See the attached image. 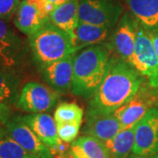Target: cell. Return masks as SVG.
<instances>
[{
	"label": "cell",
	"mask_w": 158,
	"mask_h": 158,
	"mask_svg": "<svg viewBox=\"0 0 158 158\" xmlns=\"http://www.w3.org/2000/svg\"><path fill=\"white\" fill-rule=\"evenodd\" d=\"M21 0H0V19L10 20L17 11Z\"/></svg>",
	"instance_id": "cell-25"
},
{
	"label": "cell",
	"mask_w": 158,
	"mask_h": 158,
	"mask_svg": "<svg viewBox=\"0 0 158 158\" xmlns=\"http://www.w3.org/2000/svg\"><path fill=\"white\" fill-rule=\"evenodd\" d=\"M132 153L153 155L158 153V109L154 107L136 124Z\"/></svg>",
	"instance_id": "cell-11"
},
{
	"label": "cell",
	"mask_w": 158,
	"mask_h": 158,
	"mask_svg": "<svg viewBox=\"0 0 158 158\" xmlns=\"http://www.w3.org/2000/svg\"><path fill=\"white\" fill-rule=\"evenodd\" d=\"M136 125L121 129L106 143L112 158H127L135 145Z\"/></svg>",
	"instance_id": "cell-20"
},
{
	"label": "cell",
	"mask_w": 158,
	"mask_h": 158,
	"mask_svg": "<svg viewBox=\"0 0 158 158\" xmlns=\"http://www.w3.org/2000/svg\"><path fill=\"white\" fill-rule=\"evenodd\" d=\"M4 128L8 135L29 152L40 158L55 157L50 148L40 140L21 116H11L4 125Z\"/></svg>",
	"instance_id": "cell-9"
},
{
	"label": "cell",
	"mask_w": 158,
	"mask_h": 158,
	"mask_svg": "<svg viewBox=\"0 0 158 158\" xmlns=\"http://www.w3.org/2000/svg\"><path fill=\"white\" fill-rule=\"evenodd\" d=\"M147 79L148 83L158 89V57L147 29L136 20V43L135 54L130 63Z\"/></svg>",
	"instance_id": "cell-4"
},
{
	"label": "cell",
	"mask_w": 158,
	"mask_h": 158,
	"mask_svg": "<svg viewBox=\"0 0 158 158\" xmlns=\"http://www.w3.org/2000/svg\"><path fill=\"white\" fill-rule=\"evenodd\" d=\"M79 0H68L55 6L49 15V20L58 28L71 34L79 21Z\"/></svg>",
	"instance_id": "cell-19"
},
{
	"label": "cell",
	"mask_w": 158,
	"mask_h": 158,
	"mask_svg": "<svg viewBox=\"0 0 158 158\" xmlns=\"http://www.w3.org/2000/svg\"><path fill=\"white\" fill-rule=\"evenodd\" d=\"M158 103V89L148 84H142L130 100L115 111L113 114L118 118L121 129L136 125L144 115Z\"/></svg>",
	"instance_id": "cell-5"
},
{
	"label": "cell",
	"mask_w": 158,
	"mask_h": 158,
	"mask_svg": "<svg viewBox=\"0 0 158 158\" xmlns=\"http://www.w3.org/2000/svg\"><path fill=\"white\" fill-rule=\"evenodd\" d=\"M129 12L148 31L158 28V0H125Z\"/></svg>",
	"instance_id": "cell-18"
},
{
	"label": "cell",
	"mask_w": 158,
	"mask_h": 158,
	"mask_svg": "<svg viewBox=\"0 0 158 158\" xmlns=\"http://www.w3.org/2000/svg\"><path fill=\"white\" fill-rule=\"evenodd\" d=\"M59 92L37 82L23 85L16 102V107L25 113L49 112L59 101Z\"/></svg>",
	"instance_id": "cell-8"
},
{
	"label": "cell",
	"mask_w": 158,
	"mask_h": 158,
	"mask_svg": "<svg viewBox=\"0 0 158 158\" xmlns=\"http://www.w3.org/2000/svg\"><path fill=\"white\" fill-rule=\"evenodd\" d=\"M11 117V111L9 105L0 102V124L4 126Z\"/></svg>",
	"instance_id": "cell-26"
},
{
	"label": "cell",
	"mask_w": 158,
	"mask_h": 158,
	"mask_svg": "<svg viewBox=\"0 0 158 158\" xmlns=\"http://www.w3.org/2000/svg\"><path fill=\"white\" fill-rule=\"evenodd\" d=\"M1 128H2V125L0 124V130H1Z\"/></svg>",
	"instance_id": "cell-30"
},
{
	"label": "cell",
	"mask_w": 158,
	"mask_h": 158,
	"mask_svg": "<svg viewBox=\"0 0 158 158\" xmlns=\"http://www.w3.org/2000/svg\"><path fill=\"white\" fill-rule=\"evenodd\" d=\"M25 54L22 39L6 20L0 19V66L14 70L20 64Z\"/></svg>",
	"instance_id": "cell-12"
},
{
	"label": "cell",
	"mask_w": 158,
	"mask_h": 158,
	"mask_svg": "<svg viewBox=\"0 0 158 158\" xmlns=\"http://www.w3.org/2000/svg\"><path fill=\"white\" fill-rule=\"evenodd\" d=\"M48 1H50L52 4H54V6H59V5H61V4L65 3V2L68 1V0H48Z\"/></svg>",
	"instance_id": "cell-29"
},
{
	"label": "cell",
	"mask_w": 158,
	"mask_h": 158,
	"mask_svg": "<svg viewBox=\"0 0 158 158\" xmlns=\"http://www.w3.org/2000/svg\"><path fill=\"white\" fill-rule=\"evenodd\" d=\"M84 110L75 103H62L56 109L54 118L56 123L82 124Z\"/></svg>",
	"instance_id": "cell-23"
},
{
	"label": "cell",
	"mask_w": 158,
	"mask_h": 158,
	"mask_svg": "<svg viewBox=\"0 0 158 158\" xmlns=\"http://www.w3.org/2000/svg\"><path fill=\"white\" fill-rule=\"evenodd\" d=\"M54 8V4L48 0H21L14 15V25L23 34L30 36L49 21Z\"/></svg>",
	"instance_id": "cell-7"
},
{
	"label": "cell",
	"mask_w": 158,
	"mask_h": 158,
	"mask_svg": "<svg viewBox=\"0 0 158 158\" xmlns=\"http://www.w3.org/2000/svg\"><path fill=\"white\" fill-rule=\"evenodd\" d=\"M136 43V19L130 12H124L113 31L109 43L120 58L131 63Z\"/></svg>",
	"instance_id": "cell-10"
},
{
	"label": "cell",
	"mask_w": 158,
	"mask_h": 158,
	"mask_svg": "<svg viewBox=\"0 0 158 158\" xmlns=\"http://www.w3.org/2000/svg\"><path fill=\"white\" fill-rule=\"evenodd\" d=\"M21 118L40 140L50 149L56 147L62 141L57 134L55 118L50 114L47 113H28L21 116Z\"/></svg>",
	"instance_id": "cell-14"
},
{
	"label": "cell",
	"mask_w": 158,
	"mask_h": 158,
	"mask_svg": "<svg viewBox=\"0 0 158 158\" xmlns=\"http://www.w3.org/2000/svg\"><path fill=\"white\" fill-rule=\"evenodd\" d=\"M81 124L77 123H56L59 138L65 142H73L78 135Z\"/></svg>",
	"instance_id": "cell-24"
},
{
	"label": "cell",
	"mask_w": 158,
	"mask_h": 158,
	"mask_svg": "<svg viewBox=\"0 0 158 158\" xmlns=\"http://www.w3.org/2000/svg\"><path fill=\"white\" fill-rule=\"evenodd\" d=\"M70 158H112L104 141L87 135L80 136L70 144Z\"/></svg>",
	"instance_id": "cell-17"
},
{
	"label": "cell",
	"mask_w": 158,
	"mask_h": 158,
	"mask_svg": "<svg viewBox=\"0 0 158 158\" xmlns=\"http://www.w3.org/2000/svg\"><path fill=\"white\" fill-rule=\"evenodd\" d=\"M142 84L143 77L135 69L117 55L112 56L86 114H113L135 95Z\"/></svg>",
	"instance_id": "cell-1"
},
{
	"label": "cell",
	"mask_w": 158,
	"mask_h": 158,
	"mask_svg": "<svg viewBox=\"0 0 158 158\" xmlns=\"http://www.w3.org/2000/svg\"><path fill=\"white\" fill-rule=\"evenodd\" d=\"M77 53V52H76ZM76 53L40 67L42 78L53 90L59 93L71 90L73 80V63Z\"/></svg>",
	"instance_id": "cell-13"
},
{
	"label": "cell",
	"mask_w": 158,
	"mask_h": 158,
	"mask_svg": "<svg viewBox=\"0 0 158 158\" xmlns=\"http://www.w3.org/2000/svg\"><path fill=\"white\" fill-rule=\"evenodd\" d=\"M148 32L149 37H150L151 41H152L154 49L156 51V56L158 57V28L150 30V31H148Z\"/></svg>",
	"instance_id": "cell-27"
},
{
	"label": "cell",
	"mask_w": 158,
	"mask_h": 158,
	"mask_svg": "<svg viewBox=\"0 0 158 158\" xmlns=\"http://www.w3.org/2000/svg\"><path fill=\"white\" fill-rule=\"evenodd\" d=\"M121 130V126L114 114H86L83 133L106 142Z\"/></svg>",
	"instance_id": "cell-15"
},
{
	"label": "cell",
	"mask_w": 158,
	"mask_h": 158,
	"mask_svg": "<svg viewBox=\"0 0 158 158\" xmlns=\"http://www.w3.org/2000/svg\"><path fill=\"white\" fill-rule=\"evenodd\" d=\"M28 37L32 55L40 68L77 52L70 34L50 20Z\"/></svg>",
	"instance_id": "cell-3"
},
{
	"label": "cell",
	"mask_w": 158,
	"mask_h": 158,
	"mask_svg": "<svg viewBox=\"0 0 158 158\" xmlns=\"http://www.w3.org/2000/svg\"><path fill=\"white\" fill-rule=\"evenodd\" d=\"M127 158H158V153L153 155H137L135 153H132Z\"/></svg>",
	"instance_id": "cell-28"
},
{
	"label": "cell",
	"mask_w": 158,
	"mask_h": 158,
	"mask_svg": "<svg viewBox=\"0 0 158 158\" xmlns=\"http://www.w3.org/2000/svg\"><path fill=\"white\" fill-rule=\"evenodd\" d=\"M112 30V27L98 26L79 20L70 34L74 48L77 52L89 46L105 43V41L110 37Z\"/></svg>",
	"instance_id": "cell-16"
},
{
	"label": "cell",
	"mask_w": 158,
	"mask_h": 158,
	"mask_svg": "<svg viewBox=\"0 0 158 158\" xmlns=\"http://www.w3.org/2000/svg\"><path fill=\"white\" fill-rule=\"evenodd\" d=\"M19 79L15 70L0 66V102L14 105L19 95Z\"/></svg>",
	"instance_id": "cell-21"
},
{
	"label": "cell",
	"mask_w": 158,
	"mask_h": 158,
	"mask_svg": "<svg viewBox=\"0 0 158 158\" xmlns=\"http://www.w3.org/2000/svg\"><path fill=\"white\" fill-rule=\"evenodd\" d=\"M79 20L113 28L124 13L121 0H79Z\"/></svg>",
	"instance_id": "cell-6"
},
{
	"label": "cell",
	"mask_w": 158,
	"mask_h": 158,
	"mask_svg": "<svg viewBox=\"0 0 158 158\" xmlns=\"http://www.w3.org/2000/svg\"><path fill=\"white\" fill-rule=\"evenodd\" d=\"M0 158H40L27 151L8 135L2 127L0 130Z\"/></svg>",
	"instance_id": "cell-22"
},
{
	"label": "cell",
	"mask_w": 158,
	"mask_h": 158,
	"mask_svg": "<svg viewBox=\"0 0 158 158\" xmlns=\"http://www.w3.org/2000/svg\"><path fill=\"white\" fill-rule=\"evenodd\" d=\"M112 51L109 43H101L76 53L71 86L73 94L84 98H91L106 73Z\"/></svg>",
	"instance_id": "cell-2"
}]
</instances>
